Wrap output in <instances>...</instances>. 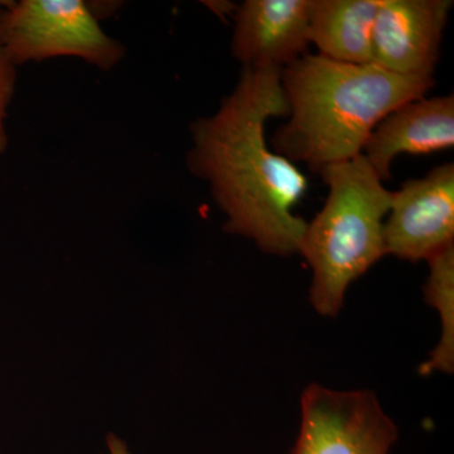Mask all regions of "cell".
<instances>
[{
	"instance_id": "cell-8",
	"label": "cell",
	"mask_w": 454,
	"mask_h": 454,
	"mask_svg": "<svg viewBox=\"0 0 454 454\" xmlns=\"http://www.w3.org/2000/svg\"><path fill=\"white\" fill-rule=\"evenodd\" d=\"M312 0H245L234 13L232 55L244 67L278 68L306 55Z\"/></svg>"
},
{
	"instance_id": "cell-5",
	"label": "cell",
	"mask_w": 454,
	"mask_h": 454,
	"mask_svg": "<svg viewBox=\"0 0 454 454\" xmlns=\"http://www.w3.org/2000/svg\"><path fill=\"white\" fill-rule=\"evenodd\" d=\"M399 429L375 394L310 384L301 397V427L291 454H389Z\"/></svg>"
},
{
	"instance_id": "cell-1",
	"label": "cell",
	"mask_w": 454,
	"mask_h": 454,
	"mask_svg": "<svg viewBox=\"0 0 454 454\" xmlns=\"http://www.w3.org/2000/svg\"><path fill=\"white\" fill-rule=\"evenodd\" d=\"M282 70L244 67L238 85L214 115L191 127L187 163L210 184L226 215V231L273 255L300 254L307 221L293 208L309 191L307 176L268 145L269 119L288 116Z\"/></svg>"
},
{
	"instance_id": "cell-4",
	"label": "cell",
	"mask_w": 454,
	"mask_h": 454,
	"mask_svg": "<svg viewBox=\"0 0 454 454\" xmlns=\"http://www.w3.org/2000/svg\"><path fill=\"white\" fill-rule=\"evenodd\" d=\"M0 44L14 66L53 57H79L103 70L124 57L82 0H20L0 12Z\"/></svg>"
},
{
	"instance_id": "cell-3",
	"label": "cell",
	"mask_w": 454,
	"mask_h": 454,
	"mask_svg": "<svg viewBox=\"0 0 454 454\" xmlns=\"http://www.w3.org/2000/svg\"><path fill=\"white\" fill-rule=\"evenodd\" d=\"M327 199L307 223L300 254L312 270L309 301L319 315H339L351 284L387 255L384 223L393 191L363 154L319 172Z\"/></svg>"
},
{
	"instance_id": "cell-12",
	"label": "cell",
	"mask_w": 454,
	"mask_h": 454,
	"mask_svg": "<svg viewBox=\"0 0 454 454\" xmlns=\"http://www.w3.org/2000/svg\"><path fill=\"white\" fill-rule=\"evenodd\" d=\"M4 4V2H0V12ZM16 66L9 59L0 44V155L4 153L8 145L5 121H7L9 106L16 89Z\"/></svg>"
},
{
	"instance_id": "cell-10",
	"label": "cell",
	"mask_w": 454,
	"mask_h": 454,
	"mask_svg": "<svg viewBox=\"0 0 454 454\" xmlns=\"http://www.w3.org/2000/svg\"><path fill=\"white\" fill-rule=\"evenodd\" d=\"M381 0H312L309 43L345 64H372V33Z\"/></svg>"
},
{
	"instance_id": "cell-7",
	"label": "cell",
	"mask_w": 454,
	"mask_h": 454,
	"mask_svg": "<svg viewBox=\"0 0 454 454\" xmlns=\"http://www.w3.org/2000/svg\"><path fill=\"white\" fill-rule=\"evenodd\" d=\"M452 0H381L372 64L408 77H433Z\"/></svg>"
},
{
	"instance_id": "cell-11",
	"label": "cell",
	"mask_w": 454,
	"mask_h": 454,
	"mask_svg": "<svg viewBox=\"0 0 454 454\" xmlns=\"http://www.w3.org/2000/svg\"><path fill=\"white\" fill-rule=\"evenodd\" d=\"M429 274L424 286V298L439 313L441 337L422 364V375L452 373L454 370V243L427 260Z\"/></svg>"
},
{
	"instance_id": "cell-6",
	"label": "cell",
	"mask_w": 454,
	"mask_h": 454,
	"mask_svg": "<svg viewBox=\"0 0 454 454\" xmlns=\"http://www.w3.org/2000/svg\"><path fill=\"white\" fill-rule=\"evenodd\" d=\"M387 255L406 262L428 260L454 243V164L408 179L391 196L384 223Z\"/></svg>"
},
{
	"instance_id": "cell-9",
	"label": "cell",
	"mask_w": 454,
	"mask_h": 454,
	"mask_svg": "<svg viewBox=\"0 0 454 454\" xmlns=\"http://www.w3.org/2000/svg\"><path fill=\"white\" fill-rule=\"evenodd\" d=\"M454 145V97L420 98L387 114L370 134L363 155L381 181L400 154L427 155Z\"/></svg>"
},
{
	"instance_id": "cell-2",
	"label": "cell",
	"mask_w": 454,
	"mask_h": 454,
	"mask_svg": "<svg viewBox=\"0 0 454 454\" xmlns=\"http://www.w3.org/2000/svg\"><path fill=\"white\" fill-rule=\"evenodd\" d=\"M289 121L274 133L273 151L319 173L363 154L370 134L391 112L426 97L433 77L402 76L306 53L282 70Z\"/></svg>"
},
{
	"instance_id": "cell-13",
	"label": "cell",
	"mask_w": 454,
	"mask_h": 454,
	"mask_svg": "<svg viewBox=\"0 0 454 454\" xmlns=\"http://www.w3.org/2000/svg\"><path fill=\"white\" fill-rule=\"evenodd\" d=\"M107 447H109L110 454H130L128 452L127 446L115 435L107 437Z\"/></svg>"
}]
</instances>
